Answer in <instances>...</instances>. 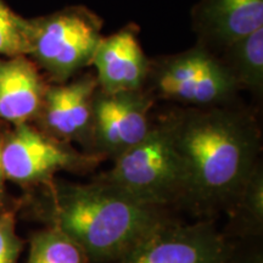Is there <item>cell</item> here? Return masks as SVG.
Listing matches in <instances>:
<instances>
[{
  "label": "cell",
  "instance_id": "obj_14",
  "mask_svg": "<svg viewBox=\"0 0 263 263\" xmlns=\"http://www.w3.org/2000/svg\"><path fill=\"white\" fill-rule=\"evenodd\" d=\"M233 227L242 235H259L263 227V172L257 163L229 211Z\"/></svg>",
  "mask_w": 263,
  "mask_h": 263
},
{
  "label": "cell",
  "instance_id": "obj_16",
  "mask_svg": "<svg viewBox=\"0 0 263 263\" xmlns=\"http://www.w3.org/2000/svg\"><path fill=\"white\" fill-rule=\"evenodd\" d=\"M21 249L14 216L0 210V263H17Z\"/></svg>",
  "mask_w": 263,
  "mask_h": 263
},
{
  "label": "cell",
  "instance_id": "obj_11",
  "mask_svg": "<svg viewBox=\"0 0 263 263\" xmlns=\"http://www.w3.org/2000/svg\"><path fill=\"white\" fill-rule=\"evenodd\" d=\"M44 87L38 72L25 57L0 60V118L27 123L41 110Z\"/></svg>",
  "mask_w": 263,
  "mask_h": 263
},
{
  "label": "cell",
  "instance_id": "obj_4",
  "mask_svg": "<svg viewBox=\"0 0 263 263\" xmlns=\"http://www.w3.org/2000/svg\"><path fill=\"white\" fill-rule=\"evenodd\" d=\"M101 22L84 8L62 10L29 22L35 59L58 81H66L90 64L99 42Z\"/></svg>",
  "mask_w": 263,
  "mask_h": 263
},
{
  "label": "cell",
  "instance_id": "obj_1",
  "mask_svg": "<svg viewBox=\"0 0 263 263\" xmlns=\"http://www.w3.org/2000/svg\"><path fill=\"white\" fill-rule=\"evenodd\" d=\"M186 171L185 203L201 213L229 212L258 163V128L249 115L195 108L167 122Z\"/></svg>",
  "mask_w": 263,
  "mask_h": 263
},
{
  "label": "cell",
  "instance_id": "obj_8",
  "mask_svg": "<svg viewBox=\"0 0 263 263\" xmlns=\"http://www.w3.org/2000/svg\"><path fill=\"white\" fill-rule=\"evenodd\" d=\"M90 64L97 68V82L104 93L141 90L146 80V58L132 27L101 38Z\"/></svg>",
  "mask_w": 263,
  "mask_h": 263
},
{
  "label": "cell",
  "instance_id": "obj_12",
  "mask_svg": "<svg viewBox=\"0 0 263 263\" xmlns=\"http://www.w3.org/2000/svg\"><path fill=\"white\" fill-rule=\"evenodd\" d=\"M227 49L229 59L224 65L238 85L261 90L263 85V27Z\"/></svg>",
  "mask_w": 263,
  "mask_h": 263
},
{
  "label": "cell",
  "instance_id": "obj_17",
  "mask_svg": "<svg viewBox=\"0 0 263 263\" xmlns=\"http://www.w3.org/2000/svg\"><path fill=\"white\" fill-rule=\"evenodd\" d=\"M228 263H263L262 259V252L256 251V252H250V255H245L242 257H236L235 252L232 256V258L229 259Z\"/></svg>",
  "mask_w": 263,
  "mask_h": 263
},
{
  "label": "cell",
  "instance_id": "obj_13",
  "mask_svg": "<svg viewBox=\"0 0 263 263\" xmlns=\"http://www.w3.org/2000/svg\"><path fill=\"white\" fill-rule=\"evenodd\" d=\"M87 255L73 239L57 227L34 233L27 263H88Z\"/></svg>",
  "mask_w": 263,
  "mask_h": 263
},
{
  "label": "cell",
  "instance_id": "obj_7",
  "mask_svg": "<svg viewBox=\"0 0 263 263\" xmlns=\"http://www.w3.org/2000/svg\"><path fill=\"white\" fill-rule=\"evenodd\" d=\"M150 99L136 91L100 93L93 99L91 141L104 155L117 159L151 130Z\"/></svg>",
  "mask_w": 263,
  "mask_h": 263
},
{
  "label": "cell",
  "instance_id": "obj_2",
  "mask_svg": "<svg viewBox=\"0 0 263 263\" xmlns=\"http://www.w3.org/2000/svg\"><path fill=\"white\" fill-rule=\"evenodd\" d=\"M47 216L83 249L89 261L116 262L151 229L168 219L164 209L136 201L111 184L60 182L49 192Z\"/></svg>",
  "mask_w": 263,
  "mask_h": 263
},
{
  "label": "cell",
  "instance_id": "obj_18",
  "mask_svg": "<svg viewBox=\"0 0 263 263\" xmlns=\"http://www.w3.org/2000/svg\"><path fill=\"white\" fill-rule=\"evenodd\" d=\"M4 173H3L2 167V143H0V209L3 206V200H4Z\"/></svg>",
  "mask_w": 263,
  "mask_h": 263
},
{
  "label": "cell",
  "instance_id": "obj_15",
  "mask_svg": "<svg viewBox=\"0 0 263 263\" xmlns=\"http://www.w3.org/2000/svg\"><path fill=\"white\" fill-rule=\"evenodd\" d=\"M31 29L0 0V54L10 58L31 54Z\"/></svg>",
  "mask_w": 263,
  "mask_h": 263
},
{
  "label": "cell",
  "instance_id": "obj_5",
  "mask_svg": "<svg viewBox=\"0 0 263 263\" xmlns=\"http://www.w3.org/2000/svg\"><path fill=\"white\" fill-rule=\"evenodd\" d=\"M234 245L210 219L193 224L167 219L143 236L117 263H227Z\"/></svg>",
  "mask_w": 263,
  "mask_h": 263
},
{
  "label": "cell",
  "instance_id": "obj_9",
  "mask_svg": "<svg viewBox=\"0 0 263 263\" xmlns=\"http://www.w3.org/2000/svg\"><path fill=\"white\" fill-rule=\"evenodd\" d=\"M97 85V80L88 76L70 84L45 90L43 106L48 129L65 140L85 143L91 139L93 99Z\"/></svg>",
  "mask_w": 263,
  "mask_h": 263
},
{
  "label": "cell",
  "instance_id": "obj_3",
  "mask_svg": "<svg viewBox=\"0 0 263 263\" xmlns=\"http://www.w3.org/2000/svg\"><path fill=\"white\" fill-rule=\"evenodd\" d=\"M114 161L112 168L99 177V180L147 206L164 209L185 203V166L167 122L151 128L140 143Z\"/></svg>",
  "mask_w": 263,
  "mask_h": 263
},
{
  "label": "cell",
  "instance_id": "obj_19",
  "mask_svg": "<svg viewBox=\"0 0 263 263\" xmlns=\"http://www.w3.org/2000/svg\"><path fill=\"white\" fill-rule=\"evenodd\" d=\"M228 262H229V261H228ZM228 262H227V263H228Z\"/></svg>",
  "mask_w": 263,
  "mask_h": 263
},
{
  "label": "cell",
  "instance_id": "obj_10",
  "mask_svg": "<svg viewBox=\"0 0 263 263\" xmlns=\"http://www.w3.org/2000/svg\"><path fill=\"white\" fill-rule=\"evenodd\" d=\"M194 21L202 38L229 48L263 27V0H201Z\"/></svg>",
  "mask_w": 263,
  "mask_h": 263
},
{
  "label": "cell",
  "instance_id": "obj_6",
  "mask_svg": "<svg viewBox=\"0 0 263 263\" xmlns=\"http://www.w3.org/2000/svg\"><path fill=\"white\" fill-rule=\"evenodd\" d=\"M91 163L93 159L62 146L27 123L17 124L2 144L3 173L16 183L45 182L58 171L82 168Z\"/></svg>",
  "mask_w": 263,
  "mask_h": 263
}]
</instances>
